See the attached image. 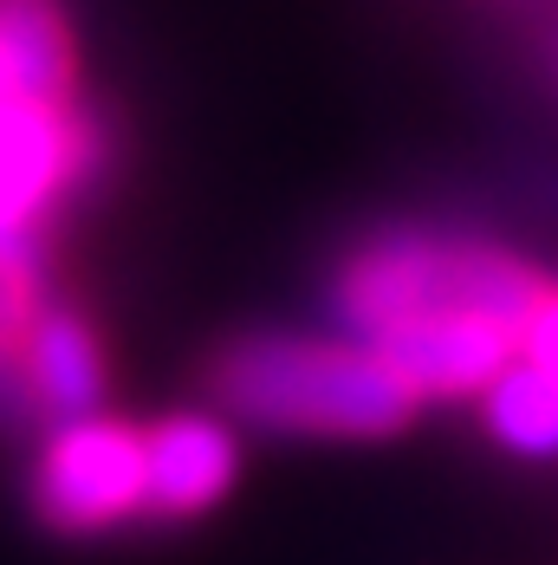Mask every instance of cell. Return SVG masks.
<instances>
[{"label": "cell", "instance_id": "5b68a950", "mask_svg": "<svg viewBox=\"0 0 558 565\" xmlns=\"http://www.w3.org/2000/svg\"><path fill=\"white\" fill-rule=\"evenodd\" d=\"M240 481V436L227 416L175 409L143 429V513L150 520H202Z\"/></svg>", "mask_w": 558, "mask_h": 565}, {"label": "cell", "instance_id": "8fae6325", "mask_svg": "<svg viewBox=\"0 0 558 565\" xmlns=\"http://www.w3.org/2000/svg\"><path fill=\"white\" fill-rule=\"evenodd\" d=\"M0 98H7V92H0Z\"/></svg>", "mask_w": 558, "mask_h": 565}, {"label": "cell", "instance_id": "ba28073f", "mask_svg": "<svg viewBox=\"0 0 558 565\" xmlns=\"http://www.w3.org/2000/svg\"><path fill=\"white\" fill-rule=\"evenodd\" d=\"M72 26L58 0H0V92L72 105Z\"/></svg>", "mask_w": 558, "mask_h": 565}, {"label": "cell", "instance_id": "3957f363", "mask_svg": "<svg viewBox=\"0 0 558 565\" xmlns=\"http://www.w3.org/2000/svg\"><path fill=\"white\" fill-rule=\"evenodd\" d=\"M105 130L78 105L0 98V274L40 286L46 274V222L53 209L98 182Z\"/></svg>", "mask_w": 558, "mask_h": 565}, {"label": "cell", "instance_id": "277c9868", "mask_svg": "<svg viewBox=\"0 0 558 565\" xmlns=\"http://www.w3.org/2000/svg\"><path fill=\"white\" fill-rule=\"evenodd\" d=\"M33 513L53 533H111L143 513V429L117 416L53 423L33 455Z\"/></svg>", "mask_w": 558, "mask_h": 565}, {"label": "cell", "instance_id": "7a4b0ae2", "mask_svg": "<svg viewBox=\"0 0 558 565\" xmlns=\"http://www.w3.org/2000/svg\"><path fill=\"white\" fill-rule=\"evenodd\" d=\"M546 280L481 234H436V227H390L357 241L332 274V319L344 339H390L416 319H494L526 332Z\"/></svg>", "mask_w": 558, "mask_h": 565}, {"label": "cell", "instance_id": "8992f818", "mask_svg": "<svg viewBox=\"0 0 558 565\" xmlns=\"http://www.w3.org/2000/svg\"><path fill=\"white\" fill-rule=\"evenodd\" d=\"M377 351L422 403H454V396H481L519 358V332L494 319H416L377 339Z\"/></svg>", "mask_w": 558, "mask_h": 565}, {"label": "cell", "instance_id": "9c48e42d", "mask_svg": "<svg viewBox=\"0 0 558 565\" xmlns=\"http://www.w3.org/2000/svg\"><path fill=\"white\" fill-rule=\"evenodd\" d=\"M474 403H481L487 436L506 455H519V461H558V377L552 371H539L533 358H513Z\"/></svg>", "mask_w": 558, "mask_h": 565}, {"label": "cell", "instance_id": "30bf717a", "mask_svg": "<svg viewBox=\"0 0 558 565\" xmlns=\"http://www.w3.org/2000/svg\"><path fill=\"white\" fill-rule=\"evenodd\" d=\"M519 358H533L539 371L558 377V286L539 292V306H533V319H526V332H519Z\"/></svg>", "mask_w": 558, "mask_h": 565}, {"label": "cell", "instance_id": "6da1fadb", "mask_svg": "<svg viewBox=\"0 0 558 565\" xmlns=\"http://www.w3.org/2000/svg\"><path fill=\"white\" fill-rule=\"evenodd\" d=\"M202 377L227 423L286 443H384L422 409L377 344L344 332H234Z\"/></svg>", "mask_w": 558, "mask_h": 565}, {"label": "cell", "instance_id": "52a82bcc", "mask_svg": "<svg viewBox=\"0 0 558 565\" xmlns=\"http://www.w3.org/2000/svg\"><path fill=\"white\" fill-rule=\"evenodd\" d=\"M26 384L33 403L53 423H78L105 409V351L92 339V326L65 306H40L26 326Z\"/></svg>", "mask_w": 558, "mask_h": 565}]
</instances>
